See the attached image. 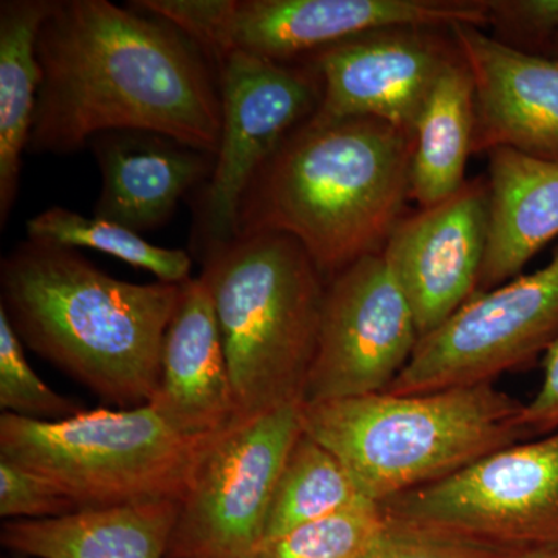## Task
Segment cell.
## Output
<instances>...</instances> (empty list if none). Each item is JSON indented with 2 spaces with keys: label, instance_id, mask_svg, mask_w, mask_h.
<instances>
[{
  "label": "cell",
  "instance_id": "25",
  "mask_svg": "<svg viewBox=\"0 0 558 558\" xmlns=\"http://www.w3.org/2000/svg\"><path fill=\"white\" fill-rule=\"evenodd\" d=\"M0 409L32 421H61L83 407L51 389L25 357L24 343L0 310Z\"/></svg>",
  "mask_w": 558,
  "mask_h": 558
},
{
  "label": "cell",
  "instance_id": "22",
  "mask_svg": "<svg viewBox=\"0 0 558 558\" xmlns=\"http://www.w3.org/2000/svg\"><path fill=\"white\" fill-rule=\"evenodd\" d=\"M365 502L373 501L362 494L343 462L303 432L279 475L263 542Z\"/></svg>",
  "mask_w": 558,
  "mask_h": 558
},
{
  "label": "cell",
  "instance_id": "16",
  "mask_svg": "<svg viewBox=\"0 0 558 558\" xmlns=\"http://www.w3.org/2000/svg\"><path fill=\"white\" fill-rule=\"evenodd\" d=\"M150 409L189 436H213L238 424L236 399L211 296L201 277L180 286L161 349Z\"/></svg>",
  "mask_w": 558,
  "mask_h": 558
},
{
  "label": "cell",
  "instance_id": "11",
  "mask_svg": "<svg viewBox=\"0 0 558 558\" xmlns=\"http://www.w3.org/2000/svg\"><path fill=\"white\" fill-rule=\"evenodd\" d=\"M215 64L222 124L215 170L202 202L205 252L238 236V215L250 182L322 100V81L314 68H293L241 51L222 54Z\"/></svg>",
  "mask_w": 558,
  "mask_h": 558
},
{
  "label": "cell",
  "instance_id": "14",
  "mask_svg": "<svg viewBox=\"0 0 558 558\" xmlns=\"http://www.w3.org/2000/svg\"><path fill=\"white\" fill-rule=\"evenodd\" d=\"M487 229V182L475 179L392 230L381 255L409 300L421 339L478 292Z\"/></svg>",
  "mask_w": 558,
  "mask_h": 558
},
{
  "label": "cell",
  "instance_id": "15",
  "mask_svg": "<svg viewBox=\"0 0 558 558\" xmlns=\"http://www.w3.org/2000/svg\"><path fill=\"white\" fill-rule=\"evenodd\" d=\"M475 81L473 154L510 148L558 161V54L510 47L483 28H450Z\"/></svg>",
  "mask_w": 558,
  "mask_h": 558
},
{
  "label": "cell",
  "instance_id": "30",
  "mask_svg": "<svg viewBox=\"0 0 558 558\" xmlns=\"http://www.w3.org/2000/svg\"><path fill=\"white\" fill-rule=\"evenodd\" d=\"M505 558H558V549L535 550V553L519 554Z\"/></svg>",
  "mask_w": 558,
  "mask_h": 558
},
{
  "label": "cell",
  "instance_id": "23",
  "mask_svg": "<svg viewBox=\"0 0 558 558\" xmlns=\"http://www.w3.org/2000/svg\"><path fill=\"white\" fill-rule=\"evenodd\" d=\"M28 240L65 248H90L149 271L161 282L183 284L191 279V258L183 250L163 248L126 227L86 218L68 208L51 207L27 222Z\"/></svg>",
  "mask_w": 558,
  "mask_h": 558
},
{
  "label": "cell",
  "instance_id": "28",
  "mask_svg": "<svg viewBox=\"0 0 558 558\" xmlns=\"http://www.w3.org/2000/svg\"><path fill=\"white\" fill-rule=\"evenodd\" d=\"M487 9L488 27L510 47L558 38V0H487Z\"/></svg>",
  "mask_w": 558,
  "mask_h": 558
},
{
  "label": "cell",
  "instance_id": "7",
  "mask_svg": "<svg viewBox=\"0 0 558 558\" xmlns=\"http://www.w3.org/2000/svg\"><path fill=\"white\" fill-rule=\"evenodd\" d=\"M215 62L230 51L275 62L385 28H486L487 0H137Z\"/></svg>",
  "mask_w": 558,
  "mask_h": 558
},
{
  "label": "cell",
  "instance_id": "18",
  "mask_svg": "<svg viewBox=\"0 0 558 558\" xmlns=\"http://www.w3.org/2000/svg\"><path fill=\"white\" fill-rule=\"evenodd\" d=\"M487 154V248L478 292L520 277L558 236V161L510 148Z\"/></svg>",
  "mask_w": 558,
  "mask_h": 558
},
{
  "label": "cell",
  "instance_id": "13",
  "mask_svg": "<svg viewBox=\"0 0 558 558\" xmlns=\"http://www.w3.org/2000/svg\"><path fill=\"white\" fill-rule=\"evenodd\" d=\"M458 57L450 28H385L336 44L312 54L322 100L311 119H374L411 138L436 80Z\"/></svg>",
  "mask_w": 558,
  "mask_h": 558
},
{
  "label": "cell",
  "instance_id": "24",
  "mask_svg": "<svg viewBox=\"0 0 558 558\" xmlns=\"http://www.w3.org/2000/svg\"><path fill=\"white\" fill-rule=\"evenodd\" d=\"M385 524L380 506L365 502L264 539L241 558H360Z\"/></svg>",
  "mask_w": 558,
  "mask_h": 558
},
{
  "label": "cell",
  "instance_id": "1",
  "mask_svg": "<svg viewBox=\"0 0 558 558\" xmlns=\"http://www.w3.org/2000/svg\"><path fill=\"white\" fill-rule=\"evenodd\" d=\"M109 0H51L36 54L40 87L28 153L69 154L106 132L165 135L218 154V73L160 17Z\"/></svg>",
  "mask_w": 558,
  "mask_h": 558
},
{
  "label": "cell",
  "instance_id": "20",
  "mask_svg": "<svg viewBox=\"0 0 558 558\" xmlns=\"http://www.w3.org/2000/svg\"><path fill=\"white\" fill-rule=\"evenodd\" d=\"M473 132L475 81L459 53L436 80L411 135L410 199L435 207L464 186Z\"/></svg>",
  "mask_w": 558,
  "mask_h": 558
},
{
  "label": "cell",
  "instance_id": "26",
  "mask_svg": "<svg viewBox=\"0 0 558 558\" xmlns=\"http://www.w3.org/2000/svg\"><path fill=\"white\" fill-rule=\"evenodd\" d=\"M78 510L51 481L0 458V517L7 520H43Z\"/></svg>",
  "mask_w": 558,
  "mask_h": 558
},
{
  "label": "cell",
  "instance_id": "10",
  "mask_svg": "<svg viewBox=\"0 0 558 558\" xmlns=\"http://www.w3.org/2000/svg\"><path fill=\"white\" fill-rule=\"evenodd\" d=\"M558 339V247L542 269L476 292L435 332L418 340L396 395L490 384Z\"/></svg>",
  "mask_w": 558,
  "mask_h": 558
},
{
  "label": "cell",
  "instance_id": "3",
  "mask_svg": "<svg viewBox=\"0 0 558 558\" xmlns=\"http://www.w3.org/2000/svg\"><path fill=\"white\" fill-rule=\"evenodd\" d=\"M410 160L411 138L384 121H304L250 182L238 236L288 234L328 284L387 245L410 199Z\"/></svg>",
  "mask_w": 558,
  "mask_h": 558
},
{
  "label": "cell",
  "instance_id": "29",
  "mask_svg": "<svg viewBox=\"0 0 558 558\" xmlns=\"http://www.w3.org/2000/svg\"><path fill=\"white\" fill-rule=\"evenodd\" d=\"M523 422L531 435L558 429V339L545 352L537 395L523 407Z\"/></svg>",
  "mask_w": 558,
  "mask_h": 558
},
{
  "label": "cell",
  "instance_id": "5",
  "mask_svg": "<svg viewBox=\"0 0 558 558\" xmlns=\"http://www.w3.org/2000/svg\"><path fill=\"white\" fill-rule=\"evenodd\" d=\"M240 422L304 402L326 281L288 234H241L205 252Z\"/></svg>",
  "mask_w": 558,
  "mask_h": 558
},
{
  "label": "cell",
  "instance_id": "8",
  "mask_svg": "<svg viewBox=\"0 0 558 558\" xmlns=\"http://www.w3.org/2000/svg\"><path fill=\"white\" fill-rule=\"evenodd\" d=\"M385 517L501 557L558 549V429L380 505Z\"/></svg>",
  "mask_w": 558,
  "mask_h": 558
},
{
  "label": "cell",
  "instance_id": "31",
  "mask_svg": "<svg viewBox=\"0 0 558 558\" xmlns=\"http://www.w3.org/2000/svg\"><path fill=\"white\" fill-rule=\"evenodd\" d=\"M554 47H556V51H557V54H558V38L556 39V43H554Z\"/></svg>",
  "mask_w": 558,
  "mask_h": 558
},
{
  "label": "cell",
  "instance_id": "17",
  "mask_svg": "<svg viewBox=\"0 0 558 558\" xmlns=\"http://www.w3.org/2000/svg\"><path fill=\"white\" fill-rule=\"evenodd\" d=\"M92 148L101 171L95 218L142 236L165 226L180 199L215 170V156L153 132H106Z\"/></svg>",
  "mask_w": 558,
  "mask_h": 558
},
{
  "label": "cell",
  "instance_id": "19",
  "mask_svg": "<svg viewBox=\"0 0 558 558\" xmlns=\"http://www.w3.org/2000/svg\"><path fill=\"white\" fill-rule=\"evenodd\" d=\"M180 501L146 499L2 524L3 548L33 558H167Z\"/></svg>",
  "mask_w": 558,
  "mask_h": 558
},
{
  "label": "cell",
  "instance_id": "4",
  "mask_svg": "<svg viewBox=\"0 0 558 558\" xmlns=\"http://www.w3.org/2000/svg\"><path fill=\"white\" fill-rule=\"evenodd\" d=\"M523 407L490 381L303 403L301 425L380 506L531 436Z\"/></svg>",
  "mask_w": 558,
  "mask_h": 558
},
{
  "label": "cell",
  "instance_id": "12",
  "mask_svg": "<svg viewBox=\"0 0 558 558\" xmlns=\"http://www.w3.org/2000/svg\"><path fill=\"white\" fill-rule=\"evenodd\" d=\"M418 340L409 300L381 252L357 260L326 284L303 403L388 391Z\"/></svg>",
  "mask_w": 558,
  "mask_h": 558
},
{
  "label": "cell",
  "instance_id": "21",
  "mask_svg": "<svg viewBox=\"0 0 558 558\" xmlns=\"http://www.w3.org/2000/svg\"><path fill=\"white\" fill-rule=\"evenodd\" d=\"M51 0L0 3V226L20 193L22 154L28 148L40 87L36 43Z\"/></svg>",
  "mask_w": 558,
  "mask_h": 558
},
{
  "label": "cell",
  "instance_id": "9",
  "mask_svg": "<svg viewBox=\"0 0 558 558\" xmlns=\"http://www.w3.org/2000/svg\"><path fill=\"white\" fill-rule=\"evenodd\" d=\"M301 405L238 422L209 440L180 501L167 558H241L263 542L279 475L303 433Z\"/></svg>",
  "mask_w": 558,
  "mask_h": 558
},
{
  "label": "cell",
  "instance_id": "6",
  "mask_svg": "<svg viewBox=\"0 0 558 558\" xmlns=\"http://www.w3.org/2000/svg\"><path fill=\"white\" fill-rule=\"evenodd\" d=\"M215 436L183 435L149 405L83 410L61 421L3 413L0 458L51 481L78 509L182 501Z\"/></svg>",
  "mask_w": 558,
  "mask_h": 558
},
{
  "label": "cell",
  "instance_id": "27",
  "mask_svg": "<svg viewBox=\"0 0 558 558\" xmlns=\"http://www.w3.org/2000/svg\"><path fill=\"white\" fill-rule=\"evenodd\" d=\"M360 558H505L458 538L387 519Z\"/></svg>",
  "mask_w": 558,
  "mask_h": 558
},
{
  "label": "cell",
  "instance_id": "2",
  "mask_svg": "<svg viewBox=\"0 0 558 558\" xmlns=\"http://www.w3.org/2000/svg\"><path fill=\"white\" fill-rule=\"evenodd\" d=\"M180 286L123 281L76 250L28 240L0 263V310L39 357L105 402L137 409L156 391Z\"/></svg>",
  "mask_w": 558,
  "mask_h": 558
}]
</instances>
